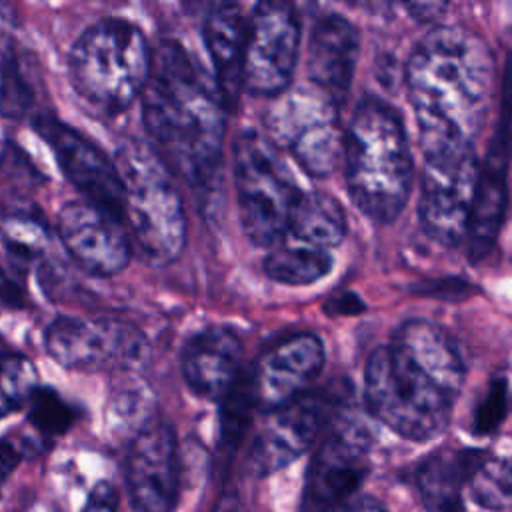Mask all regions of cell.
I'll return each mask as SVG.
<instances>
[{"label": "cell", "mask_w": 512, "mask_h": 512, "mask_svg": "<svg viewBox=\"0 0 512 512\" xmlns=\"http://www.w3.org/2000/svg\"><path fill=\"white\" fill-rule=\"evenodd\" d=\"M500 138L506 150L512 154V54L504 66L502 78V132Z\"/></svg>", "instance_id": "obj_31"}, {"label": "cell", "mask_w": 512, "mask_h": 512, "mask_svg": "<svg viewBox=\"0 0 512 512\" xmlns=\"http://www.w3.org/2000/svg\"><path fill=\"white\" fill-rule=\"evenodd\" d=\"M34 130L48 142L64 176L84 194V200L124 222V190L114 160L82 132L52 116L34 118Z\"/></svg>", "instance_id": "obj_14"}, {"label": "cell", "mask_w": 512, "mask_h": 512, "mask_svg": "<svg viewBox=\"0 0 512 512\" xmlns=\"http://www.w3.org/2000/svg\"><path fill=\"white\" fill-rule=\"evenodd\" d=\"M360 56V32L340 14L322 16L308 42V76L316 90L342 108Z\"/></svg>", "instance_id": "obj_19"}, {"label": "cell", "mask_w": 512, "mask_h": 512, "mask_svg": "<svg viewBox=\"0 0 512 512\" xmlns=\"http://www.w3.org/2000/svg\"><path fill=\"white\" fill-rule=\"evenodd\" d=\"M0 232L10 254L22 262H32L40 256L50 240L46 226L26 212L4 214L0 218Z\"/></svg>", "instance_id": "obj_28"}, {"label": "cell", "mask_w": 512, "mask_h": 512, "mask_svg": "<svg viewBox=\"0 0 512 512\" xmlns=\"http://www.w3.org/2000/svg\"><path fill=\"white\" fill-rule=\"evenodd\" d=\"M344 180L354 206L376 224L394 222L412 190L414 162L404 120L378 98L358 102L344 128Z\"/></svg>", "instance_id": "obj_4"}, {"label": "cell", "mask_w": 512, "mask_h": 512, "mask_svg": "<svg viewBox=\"0 0 512 512\" xmlns=\"http://www.w3.org/2000/svg\"><path fill=\"white\" fill-rule=\"evenodd\" d=\"M464 362L450 334L432 320L402 322L364 368L370 414L406 440L436 438L464 386Z\"/></svg>", "instance_id": "obj_1"}, {"label": "cell", "mask_w": 512, "mask_h": 512, "mask_svg": "<svg viewBox=\"0 0 512 512\" xmlns=\"http://www.w3.org/2000/svg\"><path fill=\"white\" fill-rule=\"evenodd\" d=\"M326 362L320 336L290 334L266 348L250 368L256 408L272 412L310 392Z\"/></svg>", "instance_id": "obj_15"}, {"label": "cell", "mask_w": 512, "mask_h": 512, "mask_svg": "<svg viewBox=\"0 0 512 512\" xmlns=\"http://www.w3.org/2000/svg\"><path fill=\"white\" fill-rule=\"evenodd\" d=\"M346 388L342 382L312 388L290 404L266 412L252 442V468L258 474H270L302 456L346 410Z\"/></svg>", "instance_id": "obj_10"}, {"label": "cell", "mask_w": 512, "mask_h": 512, "mask_svg": "<svg viewBox=\"0 0 512 512\" xmlns=\"http://www.w3.org/2000/svg\"><path fill=\"white\" fill-rule=\"evenodd\" d=\"M114 164L124 190V226L138 256L154 268L172 264L186 246V214L172 170L140 140L122 142Z\"/></svg>", "instance_id": "obj_5"}, {"label": "cell", "mask_w": 512, "mask_h": 512, "mask_svg": "<svg viewBox=\"0 0 512 512\" xmlns=\"http://www.w3.org/2000/svg\"><path fill=\"white\" fill-rule=\"evenodd\" d=\"M18 462H20L18 448L8 440H0V490L8 480V476L14 472V468L18 466Z\"/></svg>", "instance_id": "obj_33"}, {"label": "cell", "mask_w": 512, "mask_h": 512, "mask_svg": "<svg viewBox=\"0 0 512 512\" xmlns=\"http://www.w3.org/2000/svg\"><path fill=\"white\" fill-rule=\"evenodd\" d=\"M368 452V428L342 412L310 460L304 484L306 510L326 512L350 500L368 472Z\"/></svg>", "instance_id": "obj_13"}, {"label": "cell", "mask_w": 512, "mask_h": 512, "mask_svg": "<svg viewBox=\"0 0 512 512\" xmlns=\"http://www.w3.org/2000/svg\"><path fill=\"white\" fill-rule=\"evenodd\" d=\"M254 410L258 408L254 400L250 370H244L236 384L220 400V440L224 448L234 450L242 442L252 422Z\"/></svg>", "instance_id": "obj_26"}, {"label": "cell", "mask_w": 512, "mask_h": 512, "mask_svg": "<svg viewBox=\"0 0 512 512\" xmlns=\"http://www.w3.org/2000/svg\"><path fill=\"white\" fill-rule=\"evenodd\" d=\"M506 378H494L474 408L472 428L476 434H492L506 416Z\"/></svg>", "instance_id": "obj_30"}, {"label": "cell", "mask_w": 512, "mask_h": 512, "mask_svg": "<svg viewBox=\"0 0 512 512\" xmlns=\"http://www.w3.org/2000/svg\"><path fill=\"white\" fill-rule=\"evenodd\" d=\"M232 174L244 236L258 248L284 242L302 192L280 148L260 130H242L232 144Z\"/></svg>", "instance_id": "obj_7"}, {"label": "cell", "mask_w": 512, "mask_h": 512, "mask_svg": "<svg viewBox=\"0 0 512 512\" xmlns=\"http://www.w3.org/2000/svg\"><path fill=\"white\" fill-rule=\"evenodd\" d=\"M178 476L174 428L162 418H152L136 432L126 456V484L136 512H172Z\"/></svg>", "instance_id": "obj_16"}, {"label": "cell", "mask_w": 512, "mask_h": 512, "mask_svg": "<svg viewBox=\"0 0 512 512\" xmlns=\"http://www.w3.org/2000/svg\"><path fill=\"white\" fill-rule=\"evenodd\" d=\"M242 360L244 346L240 336L228 326L214 324L186 340L180 366L194 394L220 402L244 372Z\"/></svg>", "instance_id": "obj_18"}, {"label": "cell", "mask_w": 512, "mask_h": 512, "mask_svg": "<svg viewBox=\"0 0 512 512\" xmlns=\"http://www.w3.org/2000/svg\"><path fill=\"white\" fill-rule=\"evenodd\" d=\"M44 348L70 370H124L142 360L146 338L130 322L58 316L44 332Z\"/></svg>", "instance_id": "obj_12"}, {"label": "cell", "mask_w": 512, "mask_h": 512, "mask_svg": "<svg viewBox=\"0 0 512 512\" xmlns=\"http://www.w3.org/2000/svg\"><path fill=\"white\" fill-rule=\"evenodd\" d=\"M336 512H388L378 500L370 496H356L336 508Z\"/></svg>", "instance_id": "obj_34"}, {"label": "cell", "mask_w": 512, "mask_h": 512, "mask_svg": "<svg viewBox=\"0 0 512 512\" xmlns=\"http://www.w3.org/2000/svg\"><path fill=\"white\" fill-rule=\"evenodd\" d=\"M228 108L216 82L178 42L164 38L152 50L142 90V122L150 146L172 174L206 188L218 172Z\"/></svg>", "instance_id": "obj_3"}, {"label": "cell", "mask_w": 512, "mask_h": 512, "mask_svg": "<svg viewBox=\"0 0 512 512\" xmlns=\"http://www.w3.org/2000/svg\"><path fill=\"white\" fill-rule=\"evenodd\" d=\"M0 354H4V340H2V336H0Z\"/></svg>", "instance_id": "obj_36"}, {"label": "cell", "mask_w": 512, "mask_h": 512, "mask_svg": "<svg viewBox=\"0 0 512 512\" xmlns=\"http://www.w3.org/2000/svg\"><path fill=\"white\" fill-rule=\"evenodd\" d=\"M76 420V410L52 388H38L30 398L28 422L46 438L60 436L70 430Z\"/></svg>", "instance_id": "obj_29"}, {"label": "cell", "mask_w": 512, "mask_h": 512, "mask_svg": "<svg viewBox=\"0 0 512 512\" xmlns=\"http://www.w3.org/2000/svg\"><path fill=\"white\" fill-rule=\"evenodd\" d=\"M340 106L312 88H296L278 96L266 114V136L286 148L298 166L314 176H330L344 154Z\"/></svg>", "instance_id": "obj_8"}, {"label": "cell", "mask_w": 512, "mask_h": 512, "mask_svg": "<svg viewBox=\"0 0 512 512\" xmlns=\"http://www.w3.org/2000/svg\"><path fill=\"white\" fill-rule=\"evenodd\" d=\"M418 218L422 230L438 244L454 248L466 238L480 160L474 144L422 152Z\"/></svg>", "instance_id": "obj_9"}, {"label": "cell", "mask_w": 512, "mask_h": 512, "mask_svg": "<svg viewBox=\"0 0 512 512\" xmlns=\"http://www.w3.org/2000/svg\"><path fill=\"white\" fill-rule=\"evenodd\" d=\"M346 212L342 204L322 192H302L288 226V234L294 242L330 250L346 238Z\"/></svg>", "instance_id": "obj_23"}, {"label": "cell", "mask_w": 512, "mask_h": 512, "mask_svg": "<svg viewBox=\"0 0 512 512\" xmlns=\"http://www.w3.org/2000/svg\"><path fill=\"white\" fill-rule=\"evenodd\" d=\"M404 82L422 152L474 144L494 92L492 48L468 26H434L412 48Z\"/></svg>", "instance_id": "obj_2"}, {"label": "cell", "mask_w": 512, "mask_h": 512, "mask_svg": "<svg viewBox=\"0 0 512 512\" xmlns=\"http://www.w3.org/2000/svg\"><path fill=\"white\" fill-rule=\"evenodd\" d=\"M484 460L480 450L446 448L428 456L418 470V488L430 512H460V490Z\"/></svg>", "instance_id": "obj_22"}, {"label": "cell", "mask_w": 512, "mask_h": 512, "mask_svg": "<svg viewBox=\"0 0 512 512\" xmlns=\"http://www.w3.org/2000/svg\"><path fill=\"white\" fill-rule=\"evenodd\" d=\"M38 370L18 352L0 354V418L16 412L38 390Z\"/></svg>", "instance_id": "obj_25"}, {"label": "cell", "mask_w": 512, "mask_h": 512, "mask_svg": "<svg viewBox=\"0 0 512 512\" xmlns=\"http://www.w3.org/2000/svg\"><path fill=\"white\" fill-rule=\"evenodd\" d=\"M506 172L508 150L502 138L496 136L490 150L486 152V158L480 162V174L464 238L472 262L484 260L500 236L508 204Z\"/></svg>", "instance_id": "obj_20"}, {"label": "cell", "mask_w": 512, "mask_h": 512, "mask_svg": "<svg viewBox=\"0 0 512 512\" xmlns=\"http://www.w3.org/2000/svg\"><path fill=\"white\" fill-rule=\"evenodd\" d=\"M334 258L330 250H320L294 240L276 244L264 258V274L284 286H310L330 274Z\"/></svg>", "instance_id": "obj_24"}, {"label": "cell", "mask_w": 512, "mask_h": 512, "mask_svg": "<svg viewBox=\"0 0 512 512\" xmlns=\"http://www.w3.org/2000/svg\"><path fill=\"white\" fill-rule=\"evenodd\" d=\"M152 48L142 30L122 18H104L82 32L70 52V78L94 110H128L148 82Z\"/></svg>", "instance_id": "obj_6"}, {"label": "cell", "mask_w": 512, "mask_h": 512, "mask_svg": "<svg viewBox=\"0 0 512 512\" xmlns=\"http://www.w3.org/2000/svg\"><path fill=\"white\" fill-rule=\"evenodd\" d=\"M470 490L484 508H512V456L484 458L470 478Z\"/></svg>", "instance_id": "obj_27"}, {"label": "cell", "mask_w": 512, "mask_h": 512, "mask_svg": "<svg viewBox=\"0 0 512 512\" xmlns=\"http://www.w3.org/2000/svg\"><path fill=\"white\" fill-rule=\"evenodd\" d=\"M0 302L6 306H22L20 286L0 270Z\"/></svg>", "instance_id": "obj_35"}, {"label": "cell", "mask_w": 512, "mask_h": 512, "mask_svg": "<svg viewBox=\"0 0 512 512\" xmlns=\"http://www.w3.org/2000/svg\"><path fill=\"white\" fill-rule=\"evenodd\" d=\"M246 24L242 8L232 2L214 4L204 16L202 36L214 66V82L228 108L234 112L244 90Z\"/></svg>", "instance_id": "obj_21"}, {"label": "cell", "mask_w": 512, "mask_h": 512, "mask_svg": "<svg viewBox=\"0 0 512 512\" xmlns=\"http://www.w3.org/2000/svg\"><path fill=\"white\" fill-rule=\"evenodd\" d=\"M58 236L72 260L94 276L118 274L130 262L132 242L124 222L88 200L60 208Z\"/></svg>", "instance_id": "obj_17"}, {"label": "cell", "mask_w": 512, "mask_h": 512, "mask_svg": "<svg viewBox=\"0 0 512 512\" xmlns=\"http://www.w3.org/2000/svg\"><path fill=\"white\" fill-rule=\"evenodd\" d=\"M300 54V18L290 2H258L246 24L244 90L278 98L290 90Z\"/></svg>", "instance_id": "obj_11"}, {"label": "cell", "mask_w": 512, "mask_h": 512, "mask_svg": "<svg viewBox=\"0 0 512 512\" xmlns=\"http://www.w3.org/2000/svg\"><path fill=\"white\" fill-rule=\"evenodd\" d=\"M82 512H118V494L114 486L110 482H98L92 488Z\"/></svg>", "instance_id": "obj_32"}]
</instances>
